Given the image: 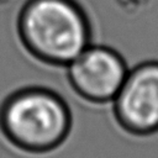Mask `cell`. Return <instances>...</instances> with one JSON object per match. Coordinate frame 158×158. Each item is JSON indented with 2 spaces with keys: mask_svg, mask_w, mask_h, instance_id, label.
I'll return each mask as SVG.
<instances>
[{
  "mask_svg": "<svg viewBox=\"0 0 158 158\" xmlns=\"http://www.w3.org/2000/svg\"><path fill=\"white\" fill-rule=\"evenodd\" d=\"M16 33L35 60L53 68H65L94 37L90 16L78 0H26Z\"/></svg>",
  "mask_w": 158,
  "mask_h": 158,
  "instance_id": "1",
  "label": "cell"
},
{
  "mask_svg": "<svg viewBox=\"0 0 158 158\" xmlns=\"http://www.w3.org/2000/svg\"><path fill=\"white\" fill-rule=\"evenodd\" d=\"M72 127L69 104L58 91L47 86H22L0 104L1 135L26 154L54 152L68 139Z\"/></svg>",
  "mask_w": 158,
  "mask_h": 158,
  "instance_id": "2",
  "label": "cell"
},
{
  "mask_svg": "<svg viewBox=\"0 0 158 158\" xmlns=\"http://www.w3.org/2000/svg\"><path fill=\"white\" fill-rule=\"evenodd\" d=\"M118 127L135 137L158 133V60L149 59L128 69L112 100Z\"/></svg>",
  "mask_w": 158,
  "mask_h": 158,
  "instance_id": "3",
  "label": "cell"
},
{
  "mask_svg": "<svg viewBox=\"0 0 158 158\" xmlns=\"http://www.w3.org/2000/svg\"><path fill=\"white\" fill-rule=\"evenodd\" d=\"M65 69L67 81L80 99L105 105L115 99L130 68L117 49L91 43Z\"/></svg>",
  "mask_w": 158,
  "mask_h": 158,
  "instance_id": "4",
  "label": "cell"
},
{
  "mask_svg": "<svg viewBox=\"0 0 158 158\" xmlns=\"http://www.w3.org/2000/svg\"><path fill=\"white\" fill-rule=\"evenodd\" d=\"M9 1H11V0H0V4H6Z\"/></svg>",
  "mask_w": 158,
  "mask_h": 158,
  "instance_id": "5",
  "label": "cell"
}]
</instances>
